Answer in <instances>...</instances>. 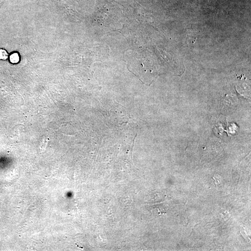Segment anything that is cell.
Listing matches in <instances>:
<instances>
[{"label": "cell", "mask_w": 251, "mask_h": 251, "mask_svg": "<svg viewBox=\"0 0 251 251\" xmlns=\"http://www.w3.org/2000/svg\"><path fill=\"white\" fill-rule=\"evenodd\" d=\"M10 60L12 63H17L19 61V56L17 53L12 54L10 56Z\"/></svg>", "instance_id": "cell-1"}, {"label": "cell", "mask_w": 251, "mask_h": 251, "mask_svg": "<svg viewBox=\"0 0 251 251\" xmlns=\"http://www.w3.org/2000/svg\"><path fill=\"white\" fill-rule=\"evenodd\" d=\"M8 58V54L6 51L3 49L0 50V59L6 60Z\"/></svg>", "instance_id": "cell-2"}]
</instances>
